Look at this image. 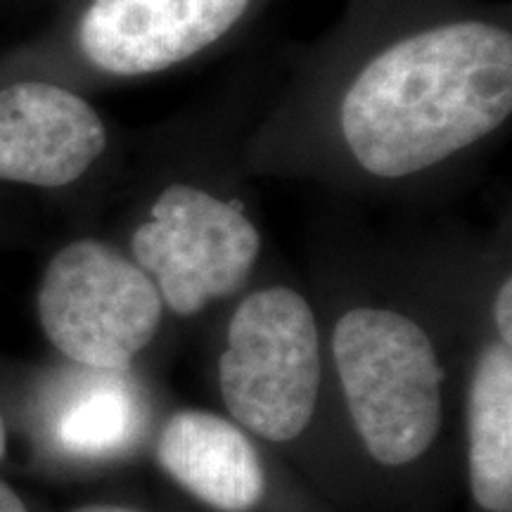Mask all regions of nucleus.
<instances>
[{"label":"nucleus","mask_w":512,"mask_h":512,"mask_svg":"<svg viewBox=\"0 0 512 512\" xmlns=\"http://www.w3.org/2000/svg\"><path fill=\"white\" fill-rule=\"evenodd\" d=\"M0 512H29L22 498L0 479Z\"/></svg>","instance_id":"obj_12"},{"label":"nucleus","mask_w":512,"mask_h":512,"mask_svg":"<svg viewBox=\"0 0 512 512\" xmlns=\"http://www.w3.org/2000/svg\"><path fill=\"white\" fill-rule=\"evenodd\" d=\"M512 112V36L451 22L396 41L342 100V136L377 178L437 166L496 131Z\"/></svg>","instance_id":"obj_1"},{"label":"nucleus","mask_w":512,"mask_h":512,"mask_svg":"<svg viewBox=\"0 0 512 512\" xmlns=\"http://www.w3.org/2000/svg\"><path fill=\"white\" fill-rule=\"evenodd\" d=\"M332 356L354 427L370 458L401 467L441 430V368L432 339L389 309H351L332 332Z\"/></svg>","instance_id":"obj_2"},{"label":"nucleus","mask_w":512,"mask_h":512,"mask_svg":"<svg viewBox=\"0 0 512 512\" xmlns=\"http://www.w3.org/2000/svg\"><path fill=\"white\" fill-rule=\"evenodd\" d=\"M467 467L479 508L512 510V354L489 344L475 363L467 399Z\"/></svg>","instance_id":"obj_9"},{"label":"nucleus","mask_w":512,"mask_h":512,"mask_svg":"<svg viewBox=\"0 0 512 512\" xmlns=\"http://www.w3.org/2000/svg\"><path fill=\"white\" fill-rule=\"evenodd\" d=\"M157 463L190 496L219 512H252L266 489L264 465L235 422L178 411L157 441Z\"/></svg>","instance_id":"obj_8"},{"label":"nucleus","mask_w":512,"mask_h":512,"mask_svg":"<svg viewBox=\"0 0 512 512\" xmlns=\"http://www.w3.org/2000/svg\"><path fill=\"white\" fill-rule=\"evenodd\" d=\"M226 408L266 441H292L313 418L320 389L318 328L311 306L290 287L252 292L228 325L219 358Z\"/></svg>","instance_id":"obj_3"},{"label":"nucleus","mask_w":512,"mask_h":512,"mask_svg":"<svg viewBox=\"0 0 512 512\" xmlns=\"http://www.w3.org/2000/svg\"><path fill=\"white\" fill-rule=\"evenodd\" d=\"M8 453V430H5V422L0 418V460Z\"/></svg>","instance_id":"obj_14"},{"label":"nucleus","mask_w":512,"mask_h":512,"mask_svg":"<svg viewBox=\"0 0 512 512\" xmlns=\"http://www.w3.org/2000/svg\"><path fill=\"white\" fill-rule=\"evenodd\" d=\"M72 512H140L136 508H126V505H110V503H91L74 508Z\"/></svg>","instance_id":"obj_13"},{"label":"nucleus","mask_w":512,"mask_h":512,"mask_svg":"<svg viewBox=\"0 0 512 512\" xmlns=\"http://www.w3.org/2000/svg\"><path fill=\"white\" fill-rule=\"evenodd\" d=\"M494 318L501 342L512 347V280L505 278L503 285L498 287L496 304H494Z\"/></svg>","instance_id":"obj_11"},{"label":"nucleus","mask_w":512,"mask_h":512,"mask_svg":"<svg viewBox=\"0 0 512 512\" xmlns=\"http://www.w3.org/2000/svg\"><path fill=\"white\" fill-rule=\"evenodd\" d=\"M157 285L136 261L100 240L62 247L38 287V318L50 344L88 370H124L162 323Z\"/></svg>","instance_id":"obj_4"},{"label":"nucleus","mask_w":512,"mask_h":512,"mask_svg":"<svg viewBox=\"0 0 512 512\" xmlns=\"http://www.w3.org/2000/svg\"><path fill=\"white\" fill-rule=\"evenodd\" d=\"M91 373L55 418V441L69 456H110L133 439L138 427V403L121 382V370Z\"/></svg>","instance_id":"obj_10"},{"label":"nucleus","mask_w":512,"mask_h":512,"mask_svg":"<svg viewBox=\"0 0 512 512\" xmlns=\"http://www.w3.org/2000/svg\"><path fill=\"white\" fill-rule=\"evenodd\" d=\"M136 264L178 316L238 292L259 259V230L240 204L192 185H169L131 240Z\"/></svg>","instance_id":"obj_5"},{"label":"nucleus","mask_w":512,"mask_h":512,"mask_svg":"<svg viewBox=\"0 0 512 512\" xmlns=\"http://www.w3.org/2000/svg\"><path fill=\"white\" fill-rule=\"evenodd\" d=\"M249 0H93L79 46L95 67L117 76L157 74L226 36Z\"/></svg>","instance_id":"obj_6"},{"label":"nucleus","mask_w":512,"mask_h":512,"mask_svg":"<svg viewBox=\"0 0 512 512\" xmlns=\"http://www.w3.org/2000/svg\"><path fill=\"white\" fill-rule=\"evenodd\" d=\"M107 147L100 114L67 88L22 81L0 91V181L62 188Z\"/></svg>","instance_id":"obj_7"}]
</instances>
